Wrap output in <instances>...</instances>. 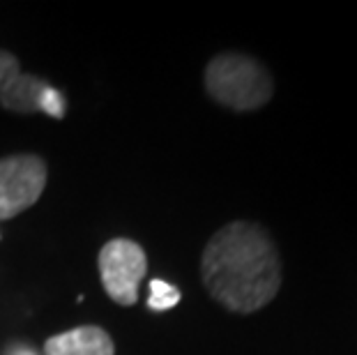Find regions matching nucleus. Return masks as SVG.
<instances>
[{
  "instance_id": "obj_1",
  "label": "nucleus",
  "mask_w": 357,
  "mask_h": 355,
  "mask_svg": "<svg viewBox=\"0 0 357 355\" xmlns=\"http://www.w3.org/2000/svg\"><path fill=\"white\" fill-rule=\"evenodd\" d=\"M201 277L222 307L252 314L279 293V252L263 226L252 222L226 224L203 249Z\"/></svg>"
},
{
  "instance_id": "obj_5",
  "label": "nucleus",
  "mask_w": 357,
  "mask_h": 355,
  "mask_svg": "<svg viewBox=\"0 0 357 355\" xmlns=\"http://www.w3.org/2000/svg\"><path fill=\"white\" fill-rule=\"evenodd\" d=\"M47 355H113V339L109 332L97 326H81L63 335L47 339Z\"/></svg>"
},
{
  "instance_id": "obj_8",
  "label": "nucleus",
  "mask_w": 357,
  "mask_h": 355,
  "mask_svg": "<svg viewBox=\"0 0 357 355\" xmlns=\"http://www.w3.org/2000/svg\"><path fill=\"white\" fill-rule=\"evenodd\" d=\"M21 74V65L19 60L14 58L10 51L0 49V90H3L7 83H12Z\"/></svg>"
},
{
  "instance_id": "obj_6",
  "label": "nucleus",
  "mask_w": 357,
  "mask_h": 355,
  "mask_svg": "<svg viewBox=\"0 0 357 355\" xmlns=\"http://www.w3.org/2000/svg\"><path fill=\"white\" fill-rule=\"evenodd\" d=\"M49 83L33 77V74H19L12 83L0 90V104L17 113H35L42 111V100Z\"/></svg>"
},
{
  "instance_id": "obj_3",
  "label": "nucleus",
  "mask_w": 357,
  "mask_h": 355,
  "mask_svg": "<svg viewBox=\"0 0 357 355\" xmlns=\"http://www.w3.org/2000/svg\"><path fill=\"white\" fill-rule=\"evenodd\" d=\"M148 273V256L134 240L116 238L100 252V275L106 296L118 305L132 307L139 300V286Z\"/></svg>"
},
{
  "instance_id": "obj_9",
  "label": "nucleus",
  "mask_w": 357,
  "mask_h": 355,
  "mask_svg": "<svg viewBox=\"0 0 357 355\" xmlns=\"http://www.w3.org/2000/svg\"><path fill=\"white\" fill-rule=\"evenodd\" d=\"M42 111L49 113L51 118H63L65 116V100L56 88H51V86L47 88L44 100H42Z\"/></svg>"
},
{
  "instance_id": "obj_10",
  "label": "nucleus",
  "mask_w": 357,
  "mask_h": 355,
  "mask_svg": "<svg viewBox=\"0 0 357 355\" xmlns=\"http://www.w3.org/2000/svg\"><path fill=\"white\" fill-rule=\"evenodd\" d=\"M7 355H37V353L33 349H28V346H14Z\"/></svg>"
},
{
  "instance_id": "obj_2",
  "label": "nucleus",
  "mask_w": 357,
  "mask_h": 355,
  "mask_svg": "<svg viewBox=\"0 0 357 355\" xmlns=\"http://www.w3.org/2000/svg\"><path fill=\"white\" fill-rule=\"evenodd\" d=\"M205 90L215 102L233 111H254L270 102L272 79L258 60L242 54H222L205 70Z\"/></svg>"
},
{
  "instance_id": "obj_4",
  "label": "nucleus",
  "mask_w": 357,
  "mask_h": 355,
  "mask_svg": "<svg viewBox=\"0 0 357 355\" xmlns=\"http://www.w3.org/2000/svg\"><path fill=\"white\" fill-rule=\"evenodd\" d=\"M47 187V164L37 155L0 160V219H12L40 201Z\"/></svg>"
},
{
  "instance_id": "obj_7",
  "label": "nucleus",
  "mask_w": 357,
  "mask_h": 355,
  "mask_svg": "<svg viewBox=\"0 0 357 355\" xmlns=\"http://www.w3.org/2000/svg\"><path fill=\"white\" fill-rule=\"evenodd\" d=\"M150 291H153V296H150L148 305L150 309H155V312L173 309L180 302V291L173 284L162 282V279H153V282H150Z\"/></svg>"
}]
</instances>
